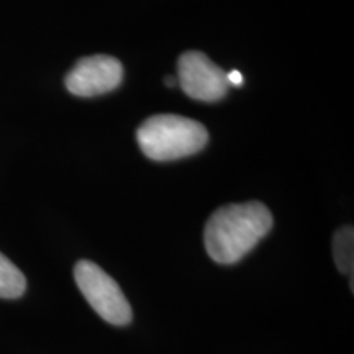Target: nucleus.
<instances>
[{
  "label": "nucleus",
  "instance_id": "obj_1",
  "mask_svg": "<svg viewBox=\"0 0 354 354\" xmlns=\"http://www.w3.org/2000/svg\"><path fill=\"white\" fill-rule=\"evenodd\" d=\"M271 228L272 214L264 203H232L212 214L205 225L203 241L215 263L234 264L245 258Z\"/></svg>",
  "mask_w": 354,
  "mask_h": 354
},
{
  "label": "nucleus",
  "instance_id": "obj_2",
  "mask_svg": "<svg viewBox=\"0 0 354 354\" xmlns=\"http://www.w3.org/2000/svg\"><path fill=\"white\" fill-rule=\"evenodd\" d=\"M136 140L141 151L149 159L174 161L201 151L209 141V133L201 122L180 115L162 113L141 123Z\"/></svg>",
  "mask_w": 354,
  "mask_h": 354
},
{
  "label": "nucleus",
  "instance_id": "obj_3",
  "mask_svg": "<svg viewBox=\"0 0 354 354\" xmlns=\"http://www.w3.org/2000/svg\"><path fill=\"white\" fill-rule=\"evenodd\" d=\"M79 290L99 317L112 325L123 326L131 322L133 312L120 287L104 269L92 261H79L74 268Z\"/></svg>",
  "mask_w": 354,
  "mask_h": 354
},
{
  "label": "nucleus",
  "instance_id": "obj_4",
  "mask_svg": "<svg viewBox=\"0 0 354 354\" xmlns=\"http://www.w3.org/2000/svg\"><path fill=\"white\" fill-rule=\"evenodd\" d=\"M177 82L190 99L216 102L228 92L227 73L201 51H187L177 61Z\"/></svg>",
  "mask_w": 354,
  "mask_h": 354
},
{
  "label": "nucleus",
  "instance_id": "obj_5",
  "mask_svg": "<svg viewBox=\"0 0 354 354\" xmlns=\"http://www.w3.org/2000/svg\"><path fill=\"white\" fill-rule=\"evenodd\" d=\"M123 66L117 57L107 55L87 56L66 76V88L77 97H95L115 91L122 84Z\"/></svg>",
  "mask_w": 354,
  "mask_h": 354
},
{
  "label": "nucleus",
  "instance_id": "obj_6",
  "mask_svg": "<svg viewBox=\"0 0 354 354\" xmlns=\"http://www.w3.org/2000/svg\"><path fill=\"white\" fill-rule=\"evenodd\" d=\"M26 289V279L7 256L0 253V299H19Z\"/></svg>",
  "mask_w": 354,
  "mask_h": 354
},
{
  "label": "nucleus",
  "instance_id": "obj_7",
  "mask_svg": "<svg viewBox=\"0 0 354 354\" xmlns=\"http://www.w3.org/2000/svg\"><path fill=\"white\" fill-rule=\"evenodd\" d=\"M333 258L339 272L353 276L354 268V232L353 227H342L333 236Z\"/></svg>",
  "mask_w": 354,
  "mask_h": 354
},
{
  "label": "nucleus",
  "instance_id": "obj_8",
  "mask_svg": "<svg viewBox=\"0 0 354 354\" xmlns=\"http://www.w3.org/2000/svg\"><path fill=\"white\" fill-rule=\"evenodd\" d=\"M227 81L234 87H240L241 84L245 82V77H243L240 71H232V73H227Z\"/></svg>",
  "mask_w": 354,
  "mask_h": 354
},
{
  "label": "nucleus",
  "instance_id": "obj_9",
  "mask_svg": "<svg viewBox=\"0 0 354 354\" xmlns=\"http://www.w3.org/2000/svg\"><path fill=\"white\" fill-rule=\"evenodd\" d=\"M166 84H167V86H169V87H172V86H174V84H176V81H174V79H166Z\"/></svg>",
  "mask_w": 354,
  "mask_h": 354
}]
</instances>
